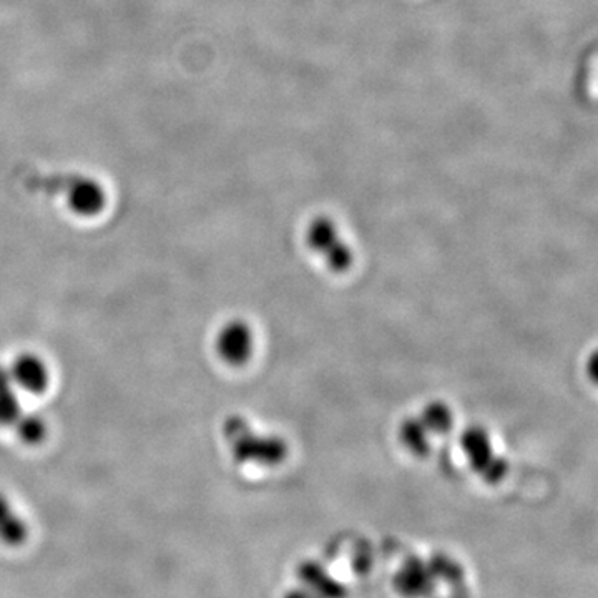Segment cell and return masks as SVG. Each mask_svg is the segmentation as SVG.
<instances>
[{"label": "cell", "mask_w": 598, "mask_h": 598, "mask_svg": "<svg viewBox=\"0 0 598 598\" xmlns=\"http://www.w3.org/2000/svg\"><path fill=\"white\" fill-rule=\"evenodd\" d=\"M225 441L228 442L233 459L238 464L264 465L273 467L286 459V442L278 436L258 435L244 417L233 416L223 426Z\"/></svg>", "instance_id": "cell-1"}, {"label": "cell", "mask_w": 598, "mask_h": 598, "mask_svg": "<svg viewBox=\"0 0 598 598\" xmlns=\"http://www.w3.org/2000/svg\"><path fill=\"white\" fill-rule=\"evenodd\" d=\"M29 189L44 190V192L64 193L67 205L76 215H100L106 206V193L99 182L86 177H34L25 182Z\"/></svg>", "instance_id": "cell-2"}, {"label": "cell", "mask_w": 598, "mask_h": 598, "mask_svg": "<svg viewBox=\"0 0 598 598\" xmlns=\"http://www.w3.org/2000/svg\"><path fill=\"white\" fill-rule=\"evenodd\" d=\"M461 445L469 465L478 475H483L487 483H497L507 474L509 464L496 454L493 439L486 429L478 428V426L465 429L461 436Z\"/></svg>", "instance_id": "cell-3"}, {"label": "cell", "mask_w": 598, "mask_h": 598, "mask_svg": "<svg viewBox=\"0 0 598 598\" xmlns=\"http://www.w3.org/2000/svg\"><path fill=\"white\" fill-rule=\"evenodd\" d=\"M308 245L313 251L325 258L329 270L345 273L351 268L354 255L348 244L342 241L335 223L318 218L308 229Z\"/></svg>", "instance_id": "cell-4"}, {"label": "cell", "mask_w": 598, "mask_h": 598, "mask_svg": "<svg viewBox=\"0 0 598 598\" xmlns=\"http://www.w3.org/2000/svg\"><path fill=\"white\" fill-rule=\"evenodd\" d=\"M255 331L244 319H232L219 328L215 338L216 354L223 363L241 368L250 363L255 354Z\"/></svg>", "instance_id": "cell-5"}, {"label": "cell", "mask_w": 598, "mask_h": 598, "mask_svg": "<svg viewBox=\"0 0 598 598\" xmlns=\"http://www.w3.org/2000/svg\"><path fill=\"white\" fill-rule=\"evenodd\" d=\"M9 377H11L14 387L34 394V396L47 393L52 383L50 368L45 363V359L35 352L19 354L12 363Z\"/></svg>", "instance_id": "cell-6"}, {"label": "cell", "mask_w": 598, "mask_h": 598, "mask_svg": "<svg viewBox=\"0 0 598 598\" xmlns=\"http://www.w3.org/2000/svg\"><path fill=\"white\" fill-rule=\"evenodd\" d=\"M27 537L29 527L24 517L4 494H0V541L8 545H21L27 541Z\"/></svg>", "instance_id": "cell-7"}, {"label": "cell", "mask_w": 598, "mask_h": 598, "mask_svg": "<svg viewBox=\"0 0 598 598\" xmlns=\"http://www.w3.org/2000/svg\"><path fill=\"white\" fill-rule=\"evenodd\" d=\"M400 442L406 445L410 454L425 458L431 451V435L419 419H406L399 429Z\"/></svg>", "instance_id": "cell-8"}, {"label": "cell", "mask_w": 598, "mask_h": 598, "mask_svg": "<svg viewBox=\"0 0 598 598\" xmlns=\"http://www.w3.org/2000/svg\"><path fill=\"white\" fill-rule=\"evenodd\" d=\"M21 403L18 394L14 393V384L5 371H0V426H14L22 416Z\"/></svg>", "instance_id": "cell-9"}, {"label": "cell", "mask_w": 598, "mask_h": 598, "mask_svg": "<svg viewBox=\"0 0 598 598\" xmlns=\"http://www.w3.org/2000/svg\"><path fill=\"white\" fill-rule=\"evenodd\" d=\"M419 421L428 429L429 435H445L454 428V413L448 404L431 403L422 409Z\"/></svg>", "instance_id": "cell-10"}, {"label": "cell", "mask_w": 598, "mask_h": 598, "mask_svg": "<svg viewBox=\"0 0 598 598\" xmlns=\"http://www.w3.org/2000/svg\"><path fill=\"white\" fill-rule=\"evenodd\" d=\"M12 428L18 432L19 439L27 445H38L47 438V422L44 421V417L37 416V414L22 413Z\"/></svg>", "instance_id": "cell-11"}]
</instances>
